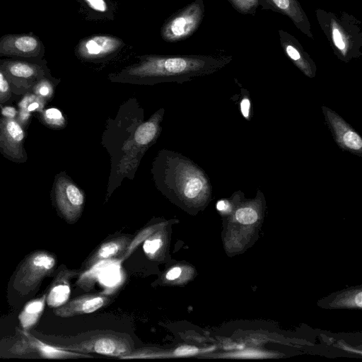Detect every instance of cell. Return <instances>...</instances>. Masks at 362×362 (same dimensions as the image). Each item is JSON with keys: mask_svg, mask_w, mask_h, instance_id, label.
I'll list each match as a JSON object with an SVG mask.
<instances>
[{"mask_svg": "<svg viewBox=\"0 0 362 362\" xmlns=\"http://www.w3.org/2000/svg\"><path fill=\"white\" fill-rule=\"evenodd\" d=\"M221 62L211 57L199 55L146 54L137 62L110 73L114 83L152 86L160 83H183L215 71Z\"/></svg>", "mask_w": 362, "mask_h": 362, "instance_id": "obj_3", "label": "cell"}, {"mask_svg": "<svg viewBox=\"0 0 362 362\" xmlns=\"http://www.w3.org/2000/svg\"><path fill=\"white\" fill-rule=\"evenodd\" d=\"M204 14L202 0H197L176 12L163 24L160 30L162 38L168 42L183 40L198 28Z\"/></svg>", "mask_w": 362, "mask_h": 362, "instance_id": "obj_8", "label": "cell"}, {"mask_svg": "<svg viewBox=\"0 0 362 362\" xmlns=\"http://www.w3.org/2000/svg\"><path fill=\"white\" fill-rule=\"evenodd\" d=\"M194 268L187 264H177L168 268L160 278L161 284L165 286H184L193 279Z\"/></svg>", "mask_w": 362, "mask_h": 362, "instance_id": "obj_20", "label": "cell"}, {"mask_svg": "<svg viewBox=\"0 0 362 362\" xmlns=\"http://www.w3.org/2000/svg\"><path fill=\"white\" fill-rule=\"evenodd\" d=\"M0 67L7 76L14 93L19 97L30 92L32 87L39 79L52 76L45 59H0Z\"/></svg>", "mask_w": 362, "mask_h": 362, "instance_id": "obj_7", "label": "cell"}, {"mask_svg": "<svg viewBox=\"0 0 362 362\" xmlns=\"http://www.w3.org/2000/svg\"><path fill=\"white\" fill-rule=\"evenodd\" d=\"M132 238L129 236L122 235L113 238L103 243L83 265L86 270L105 260H110L119 255H123Z\"/></svg>", "mask_w": 362, "mask_h": 362, "instance_id": "obj_17", "label": "cell"}, {"mask_svg": "<svg viewBox=\"0 0 362 362\" xmlns=\"http://www.w3.org/2000/svg\"><path fill=\"white\" fill-rule=\"evenodd\" d=\"M45 54L43 42L33 33L6 34L0 37V57L42 60Z\"/></svg>", "mask_w": 362, "mask_h": 362, "instance_id": "obj_9", "label": "cell"}, {"mask_svg": "<svg viewBox=\"0 0 362 362\" xmlns=\"http://www.w3.org/2000/svg\"><path fill=\"white\" fill-rule=\"evenodd\" d=\"M356 303L358 307L362 305V293L359 292L356 296Z\"/></svg>", "mask_w": 362, "mask_h": 362, "instance_id": "obj_35", "label": "cell"}, {"mask_svg": "<svg viewBox=\"0 0 362 362\" xmlns=\"http://www.w3.org/2000/svg\"><path fill=\"white\" fill-rule=\"evenodd\" d=\"M327 125L337 144L343 150L354 154H362V139L344 119L331 109L322 106Z\"/></svg>", "mask_w": 362, "mask_h": 362, "instance_id": "obj_13", "label": "cell"}, {"mask_svg": "<svg viewBox=\"0 0 362 362\" xmlns=\"http://www.w3.org/2000/svg\"><path fill=\"white\" fill-rule=\"evenodd\" d=\"M124 42L112 35H96L81 39L75 47L77 58L88 62H100L115 57Z\"/></svg>", "mask_w": 362, "mask_h": 362, "instance_id": "obj_10", "label": "cell"}, {"mask_svg": "<svg viewBox=\"0 0 362 362\" xmlns=\"http://www.w3.org/2000/svg\"><path fill=\"white\" fill-rule=\"evenodd\" d=\"M47 293L25 304L18 316L22 329L29 331L38 322L45 308Z\"/></svg>", "mask_w": 362, "mask_h": 362, "instance_id": "obj_18", "label": "cell"}, {"mask_svg": "<svg viewBox=\"0 0 362 362\" xmlns=\"http://www.w3.org/2000/svg\"><path fill=\"white\" fill-rule=\"evenodd\" d=\"M78 274V270L62 267L47 293L46 303L49 308H59L69 300L71 295V280Z\"/></svg>", "mask_w": 362, "mask_h": 362, "instance_id": "obj_16", "label": "cell"}, {"mask_svg": "<svg viewBox=\"0 0 362 362\" xmlns=\"http://www.w3.org/2000/svg\"><path fill=\"white\" fill-rule=\"evenodd\" d=\"M109 300V297L103 293L85 294L68 300L59 308H54V313L63 318L88 314L104 307Z\"/></svg>", "mask_w": 362, "mask_h": 362, "instance_id": "obj_15", "label": "cell"}, {"mask_svg": "<svg viewBox=\"0 0 362 362\" xmlns=\"http://www.w3.org/2000/svg\"><path fill=\"white\" fill-rule=\"evenodd\" d=\"M150 172L158 190L186 211L199 210L211 198V185L207 175L180 153L159 150Z\"/></svg>", "mask_w": 362, "mask_h": 362, "instance_id": "obj_2", "label": "cell"}, {"mask_svg": "<svg viewBox=\"0 0 362 362\" xmlns=\"http://www.w3.org/2000/svg\"><path fill=\"white\" fill-rule=\"evenodd\" d=\"M177 220H169V221H160L157 223L151 224L136 234V235L132 239L127 249L122 255V260L127 258L136 248V247L144 242L149 235L156 232V230L168 226L170 223H174Z\"/></svg>", "mask_w": 362, "mask_h": 362, "instance_id": "obj_21", "label": "cell"}, {"mask_svg": "<svg viewBox=\"0 0 362 362\" xmlns=\"http://www.w3.org/2000/svg\"><path fill=\"white\" fill-rule=\"evenodd\" d=\"M22 339L14 346L13 352L17 354L35 353L40 357L47 359H66L78 358H93L91 354L66 350L59 346L45 343L30 334L28 331H21Z\"/></svg>", "mask_w": 362, "mask_h": 362, "instance_id": "obj_12", "label": "cell"}, {"mask_svg": "<svg viewBox=\"0 0 362 362\" xmlns=\"http://www.w3.org/2000/svg\"><path fill=\"white\" fill-rule=\"evenodd\" d=\"M59 346L82 354H96L119 359L135 349L134 341L128 334L98 329L83 333L74 342Z\"/></svg>", "mask_w": 362, "mask_h": 362, "instance_id": "obj_4", "label": "cell"}, {"mask_svg": "<svg viewBox=\"0 0 362 362\" xmlns=\"http://www.w3.org/2000/svg\"><path fill=\"white\" fill-rule=\"evenodd\" d=\"M47 101L37 96L32 92H28L23 95L17 103L18 109H24L30 113L41 112L45 106Z\"/></svg>", "mask_w": 362, "mask_h": 362, "instance_id": "obj_24", "label": "cell"}, {"mask_svg": "<svg viewBox=\"0 0 362 362\" xmlns=\"http://www.w3.org/2000/svg\"><path fill=\"white\" fill-rule=\"evenodd\" d=\"M57 263L55 255L48 251L37 250L30 253L16 272L13 287L21 295H28L53 273Z\"/></svg>", "mask_w": 362, "mask_h": 362, "instance_id": "obj_5", "label": "cell"}, {"mask_svg": "<svg viewBox=\"0 0 362 362\" xmlns=\"http://www.w3.org/2000/svg\"><path fill=\"white\" fill-rule=\"evenodd\" d=\"M25 139V129L16 119L0 115V153L5 158L15 163L26 162Z\"/></svg>", "mask_w": 362, "mask_h": 362, "instance_id": "obj_11", "label": "cell"}, {"mask_svg": "<svg viewBox=\"0 0 362 362\" xmlns=\"http://www.w3.org/2000/svg\"><path fill=\"white\" fill-rule=\"evenodd\" d=\"M276 6L281 10L286 11L289 6V0H272Z\"/></svg>", "mask_w": 362, "mask_h": 362, "instance_id": "obj_34", "label": "cell"}, {"mask_svg": "<svg viewBox=\"0 0 362 362\" xmlns=\"http://www.w3.org/2000/svg\"><path fill=\"white\" fill-rule=\"evenodd\" d=\"M216 209L223 214H228L231 211V204L228 199H221L216 203Z\"/></svg>", "mask_w": 362, "mask_h": 362, "instance_id": "obj_33", "label": "cell"}, {"mask_svg": "<svg viewBox=\"0 0 362 362\" xmlns=\"http://www.w3.org/2000/svg\"><path fill=\"white\" fill-rule=\"evenodd\" d=\"M18 98L7 76L0 67V106L11 104Z\"/></svg>", "mask_w": 362, "mask_h": 362, "instance_id": "obj_25", "label": "cell"}, {"mask_svg": "<svg viewBox=\"0 0 362 362\" xmlns=\"http://www.w3.org/2000/svg\"><path fill=\"white\" fill-rule=\"evenodd\" d=\"M163 227L151 235L143 243V250L151 260L162 261L168 245V230Z\"/></svg>", "mask_w": 362, "mask_h": 362, "instance_id": "obj_19", "label": "cell"}, {"mask_svg": "<svg viewBox=\"0 0 362 362\" xmlns=\"http://www.w3.org/2000/svg\"><path fill=\"white\" fill-rule=\"evenodd\" d=\"M18 114V109L11 104L0 106V115L3 117L16 119Z\"/></svg>", "mask_w": 362, "mask_h": 362, "instance_id": "obj_29", "label": "cell"}, {"mask_svg": "<svg viewBox=\"0 0 362 362\" xmlns=\"http://www.w3.org/2000/svg\"><path fill=\"white\" fill-rule=\"evenodd\" d=\"M82 5L102 13L110 12V6L105 0H77Z\"/></svg>", "mask_w": 362, "mask_h": 362, "instance_id": "obj_27", "label": "cell"}, {"mask_svg": "<svg viewBox=\"0 0 362 362\" xmlns=\"http://www.w3.org/2000/svg\"><path fill=\"white\" fill-rule=\"evenodd\" d=\"M214 347L199 348L195 345L182 344L171 349L141 347L134 349L120 359H163L195 356L213 351Z\"/></svg>", "mask_w": 362, "mask_h": 362, "instance_id": "obj_14", "label": "cell"}, {"mask_svg": "<svg viewBox=\"0 0 362 362\" xmlns=\"http://www.w3.org/2000/svg\"><path fill=\"white\" fill-rule=\"evenodd\" d=\"M51 198L57 211L67 223H74L79 219L83 211L86 195L66 172L55 175Z\"/></svg>", "mask_w": 362, "mask_h": 362, "instance_id": "obj_6", "label": "cell"}, {"mask_svg": "<svg viewBox=\"0 0 362 362\" xmlns=\"http://www.w3.org/2000/svg\"><path fill=\"white\" fill-rule=\"evenodd\" d=\"M164 113L160 107L144 119V109L131 97L107 119L100 141L110 158L106 201L124 179H134L142 158L161 134Z\"/></svg>", "mask_w": 362, "mask_h": 362, "instance_id": "obj_1", "label": "cell"}, {"mask_svg": "<svg viewBox=\"0 0 362 362\" xmlns=\"http://www.w3.org/2000/svg\"><path fill=\"white\" fill-rule=\"evenodd\" d=\"M60 81L59 78L52 76L43 77L34 84L30 92L47 102L50 101L54 96L55 88Z\"/></svg>", "mask_w": 362, "mask_h": 362, "instance_id": "obj_22", "label": "cell"}, {"mask_svg": "<svg viewBox=\"0 0 362 362\" xmlns=\"http://www.w3.org/2000/svg\"><path fill=\"white\" fill-rule=\"evenodd\" d=\"M31 117L32 113L24 109H18V114L16 120L23 127L24 129H25L30 124Z\"/></svg>", "mask_w": 362, "mask_h": 362, "instance_id": "obj_30", "label": "cell"}, {"mask_svg": "<svg viewBox=\"0 0 362 362\" xmlns=\"http://www.w3.org/2000/svg\"><path fill=\"white\" fill-rule=\"evenodd\" d=\"M40 119L45 126L53 129H62L67 124L62 112L56 107L44 109L40 112Z\"/></svg>", "mask_w": 362, "mask_h": 362, "instance_id": "obj_23", "label": "cell"}, {"mask_svg": "<svg viewBox=\"0 0 362 362\" xmlns=\"http://www.w3.org/2000/svg\"><path fill=\"white\" fill-rule=\"evenodd\" d=\"M240 111L243 116L247 120L250 119V100L247 95H244L240 101Z\"/></svg>", "mask_w": 362, "mask_h": 362, "instance_id": "obj_31", "label": "cell"}, {"mask_svg": "<svg viewBox=\"0 0 362 362\" xmlns=\"http://www.w3.org/2000/svg\"><path fill=\"white\" fill-rule=\"evenodd\" d=\"M235 217L240 223L250 225L257 221L258 214L255 208L248 205L238 209L235 213Z\"/></svg>", "mask_w": 362, "mask_h": 362, "instance_id": "obj_26", "label": "cell"}, {"mask_svg": "<svg viewBox=\"0 0 362 362\" xmlns=\"http://www.w3.org/2000/svg\"><path fill=\"white\" fill-rule=\"evenodd\" d=\"M332 37L335 47L340 50L343 54H345L346 51V41H344L345 37L338 28H332Z\"/></svg>", "mask_w": 362, "mask_h": 362, "instance_id": "obj_28", "label": "cell"}, {"mask_svg": "<svg viewBox=\"0 0 362 362\" xmlns=\"http://www.w3.org/2000/svg\"><path fill=\"white\" fill-rule=\"evenodd\" d=\"M266 354L264 353L257 351H244L238 353H235L231 354V356L235 357H242V358H257V357H263Z\"/></svg>", "mask_w": 362, "mask_h": 362, "instance_id": "obj_32", "label": "cell"}]
</instances>
